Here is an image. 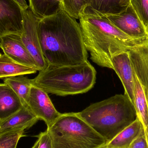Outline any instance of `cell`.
<instances>
[{
    "label": "cell",
    "mask_w": 148,
    "mask_h": 148,
    "mask_svg": "<svg viewBox=\"0 0 148 148\" xmlns=\"http://www.w3.org/2000/svg\"><path fill=\"white\" fill-rule=\"evenodd\" d=\"M134 105L137 117L143 128L148 126V103L144 87L134 72Z\"/></svg>",
    "instance_id": "17"
},
{
    "label": "cell",
    "mask_w": 148,
    "mask_h": 148,
    "mask_svg": "<svg viewBox=\"0 0 148 148\" xmlns=\"http://www.w3.org/2000/svg\"><path fill=\"white\" fill-rule=\"evenodd\" d=\"M28 107L23 106L16 113L0 123V133L10 130H24L33 127L39 121Z\"/></svg>",
    "instance_id": "13"
},
{
    "label": "cell",
    "mask_w": 148,
    "mask_h": 148,
    "mask_svg": "<svg viewBox=\"0 0 148 148\" xmlns=\"http://www.w3.org/2000/svg\"><path fill=\"white\" fill-rule=\"evenodd\" d=\"M143 129H144L145 137H146V140H147V148H148V126L147 127L143 128Z\"/></svg>",
    "instance_id": "27"
},
{
    "label": "cell",
    "mask_w": 148,
    "mask_h": 148,
    "mask_svg": "<svg viewBox=\"0 0 148 148\" xmlns=\"http://www.w3.org/2000/svg\"><path fill=\"white\" fill-rule=\"evenodd\" d=\"M128 148H147L144 129L132 141Z\"/></svg>",
    "instance_id": "25"
},
{
    "label": "cell",
    "mask_w": 148,
    "mask_h": 148,
    "mask_svg": "<svg viewBox=\"0 0 148 148\" xmlns=\"http://www.w3.org/2000/svg\"><path fill=\"white\" fill-rule=\"evenodd\" d=\"M106 16L117 28L130 38L140 41L148 40L146 27L131 4L120 14Z\"/></svg>",
    "instance_id": "9"
},
{
    "label": "cell",
    "mask_w": 148,
    "mask_h": 148,
    "mask_svg": "<svg viewBox=\"0 0 148 148\" xmlns=\"http://www.w3.org/2000/svg\"><path fill=\"white\" fill-rule=\"evenodd\" d=\"M108 143L136 120V110L127 96L116 95L76 113Z\"/></svg>",
    "instance_id": "3"
},
{
    "label": "cell",
    "mask_w": 148,
    "mask_h": 148,
    "mask_svg": "<svg viewBox=\"0 0 148 148\" xmlns=\"http://www.w3.org/2000/svg\"><path fill=\"white\" fill-rule=\"evenodd\" d=\"M27 106L40 120L50 128L61 115L56 110L47 92L32 85L27 100Z\"/></svg>",
    "instance_id": "8"
},
{
    "label": "cell",
    "mask_w": 148,
    "mask_h": 148,
    "mask_svg": "<svg viewBox=\"0 0 148 148\" xmlns=\"http://www.w3.org/2000/svg\"><path fill=\"white\" fill-rule=\"evenodd\" d=\"M37 33L48 65L75 66L88 61L80 23L64 9L40 18Z\"/></svg>",
    "instance_id": "1"
},
{
    "label": "cell",
    "mask_w": 148,
    "mask_h": 148,
    "mask_svg": "<svg viewBox=\"0 0 148 148\" xmlns=\"http://www.w3.org/2000/svg\"><path fill=\"white\" fill-rule=\"evenodd\" d=\"M47 130L52 148H102L108 143L76 113L62 114Z\"/></svg>",
    "instance_id": "5"
},
{
    "label": "cell",
    "mask_w": 148,
    "mask_h": 148,
    "mask_svg": "<svg viewBox=\"0 0 148 148\" xmlns=\"http://www.w3.org/2000/svg\"><path fill=\"white\" fill-rule=\"evenodd\" d=\"M88 6V0H63V9L70 16L79 19Z\"/></svg>",
    "instance_id": "22"
},
{
    "label": "cell",
    "mask_w": 148,
    "mask_h": 148,
    "mask_svg": "<svg viewBox=\"0 0 148 148\" xmlns=\"http://www.w3.org/2000/svg\"><path fill=\"white\" fill-rule=\"evenodd\" d=\"M3 53L16 62L36 69L38 67L32 56L22 41L21 36L10 34L1 40V47Z\"/></svg>",
    "instance_id": "10"
},
{
    "label": "cell",
    "mask_w": 148,
    "mask_h": 148,
    "mask_svg": "<svg viewBox=\"0 0 148 148\" xmlns=\"http://www.w3.org/2000/svg\"><path fill=\"white\" fill-rule=\"evenodd\" d=\"M29 8L35 16L44 18L63 9V0H28Z\"/></svg>",
    "instance_id": "19"
},
{
    "label": "cell",
    "mask_w": 148,
    "mask_h": 148,
    "mask_svg": "<svg viewBox=\"0 0 148 148\" xmlns=\"http://www.w3.org/2000/svg\"><path fill=\"white\" fill-rule=\"evenodd\" d=\"M143 129L138 117L127 126L113 140L108 143L106 148H128L132 141L138 135Z\"/></svg>",
    "instance_id": "15"
},
{
    "label": "cell",
    "mask_w": 148,
    "mask_h": 148,
    "mask_svg": "<svg viewBox=\"0 0 148 148\" xmlns=\"http://www.w3.org/2000/svg\"><path fill=\"white\" fill-rule=\"evenodd\" d=\"M146 29H147V33L148 34V27H147L146 28Z\"/></svg>",
    "instance_id": "29"
},
{
    "label": "cell",
    "mask_w": 148,
    "mask_h": 148,
    "mask_svg": "<svg viewBox=\"0 0 148 148\" xmlns=\"http://www.w3.org/2000/svg\"><path fill=\"white\" fill-rule=\"evenodd\" d=\"M145 93H146V96H147V100L148 103V91L147 90H145Z\"/></svg>",
    "instance_id": "28"
},
{
    "label": "cell",
    "mask_w": 148,
    "mask_h": 148,
    "mask_svg": "<svg viewBox=\"0 0 148 148\" xmlns=\"http://www.w3.org/2000/svg\"><path fill=\"white\" fill-rule=\"evenodd\" d=\"M38 139L32 148H52L51 141L47 130L36 136Z\"/></svg>",
    "instance_id": "24"
},
{
    "label": "cell",
    "mask_w": 148,
    "mask_h": 148,
    "mask_svg": "<svg viewBox=\"0 0 148 148\" xmlns=\"http://www.w3.org/2000/svg\"><path fill=\"white\" fill-rule=\"evenodd\" d=\"M24 131L16 130L0 133V148H16L19 140L25 136Z\"/></svg>",
    "instance_id": "21"
},
{
    "label": "cell",
    "mask_w": 148,
    "mask_h": 148,
    "mask_svg": "<svg viewBox=\"0 0 148 148\" xmlns=\"http://www.w3.org/2000/svg\"><path fill=\"white\" fill-rule=\"evenodd\" d=\"M34 79L32 85L48 94L60 96L86 93L95 84L96 71L88 61L75 66L48 64Z\"/></svg>",
    "instance_id": "4"
},
{
    "label": "cell",
    "mask_w": 148,
    "mask_h": 148,
    "mask_svg": "<svg viewBox=\"0 0 148 148\" xmlns=\"http://www.w3.org/2000/svg\"><path fill=\"white\" fill-rule=\"evenodd\" d=\"M128 54L135 73L148 91V40L131 49Z\"/></svg>",
    "instance_id": "12"
},
{
    "label": "cell",
    "mask_w": 148,
    "mask_h": 148,
    "mask_svg": "<svg viewBox=\"0 0 148 148\" xmlns=\"http://www.w3.org/2000/svg\"><path fill=\"white\" fill-rule=\"evenodd\" d=\"M130 4V0H88V6L105 15L120 14Z\"/></svg>",
    "instance_id": "18"
},
{
    "label": "cell",
    "mask_w": 148,
    "mask_h": 148,
    "mask_svg": "<svg viewBox=\"0 0 148 148\" xmlns=\"http://www.w3.org/2000/svg\"><path fill=\"white\" fill-rule=\"evenodd\" d=\"M37 71L36 69L19 64L5 54L0 53V79L35 73Z\"/></svg>",
    "instance_id": "16"
},
{
    "label": "cell",
    "mask_w": 148,
    "mask_h": 148,
    "mask_svg": "<svg viewBox=\"0 0 148 148\" xmlns=\"http://www.w3.org/2000/svg\"><path fill=\"white\" fill-rule=\"evenodd\" d=\"M130 4L146 28L148 27V0H130Z\"/></svg>",
    "instance_id": "23"
},
{
    "label": "cell",
    "mask_w": 148,
    "mask_h": 148,
    "mask_svg": "<svg viewBox=\"0 0 148 148\" xmlns=\"http://www.w3.org/2000/svg\"><path fill=\"white\" fill-rule=\"evenodd\" d=\"M23 9V10H26L29 8V6L27 4V2L25 0H14Z\"/></svg>",
    "instance_id": "26"
},
{
    "label": "cell",
    "mask_w": 148,
    "mask_h": 148,
    "mask_svg": "<svg viewBox=\"0 0 148 148\" xmlns=\"http://www.w3.org/2000/svg\"><path fill=\"white\" fill-rule=\"evenodd\" d=\"M102 148H105V147H103Z\"/></svg>",
    "instance_id": "30"
},
{
    "label": "cell",
    "mask_w": 148,
    "mask_h": 148,
    "mask_svg": "<svg viewBox=\"0 0 148 148\" xmlns=\"http://www.w3.org/2000/svg\"><path fill=\"white\" fill-rule=\"evenodd\" d=\"M79 20L84 43L90 53V59L103 67L113 69V57L146 41L130 38L110 21L96 26L82 17Z\"/></svg>",
    "instance_id": "2"
},
{
    "label": "cell",
    "mask_w": 148,
    "mask_h": 148,
    "mask_svg": "<svg viewBox=\"0 0 148 148\" xmlns=\"http://www.w3.org/2000/svg\"><path fill=\"white\" fill-rule=\"evenodd\" d=\"M23 11L14 0H0V48L3 36L23 33Z\"/></svg>",
    "instance_id": "7"
},
{
    "label": "cell",
    "mask_w": 148,
    "mask_h": 148,
    "mask_svg": "<svg viewBox=\"0 0 148 148\" xmlns=\"http://www.w3.org/2000/svg\"><path fill=\"white\" fill-rule=\"evenodd\" d=\"M113 70L119 77L125 90V94L134 105V71L128 51L119 54L112 59Z\"/></svg>",
    "instance_id": "11"
},
{
    "label": "cell",
    "mask_w": 148,
    "mask_h": 148,
    "mask_svg": "<svg viewBox=\"0 0 148 148\" xmlns=\"http://www.w3.org/2000/svg\"><path fill=\"white\" fill-rule=\"evenodd\" d=\"M19 97L8 84H0V123L19 111L23 107Z\"/></svg>",
    "instance_id": "14"
},
{
    "label": "cell",
    "mask_w": 148,
    "mask_h": 148,
    "mask_svg": "<svg viewBox=\"0 0 148 148\" xmlns=\"http://www.w3.org/2000/svg\"><path fill=\"white\" fill-rule=\"evenodd\" d=\"M4 83L15 92L19 97L23 106L28 107V98L32 86L31 79L21 75L5 78Z\"/></svg>",
    "instance_id": "20"
},
{
    "label": "cell",
    "mask_w": 148,
    "mask_h": 148,
    "mask_svg": "<svg viewBox=\"0 0 148 148\" xmlns=\"http://www.w3.org/2000/svg\"><path fill=\"white\" fill-rule=\"evenodd\" d=\"M40 18L33 14L29 8L23 11V30L22 41L34 58L39 71L45 69L48 64L44 58L39 42L37 25Z\"/></svg>",
    "instance_id": "6"
}]
</instances>
